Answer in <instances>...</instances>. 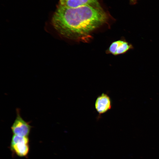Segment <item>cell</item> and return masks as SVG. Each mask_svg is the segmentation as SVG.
Here are the masks:
<instances>
[{"instance_id": "obj_1", "label": "cell", "mask_w": 159, "mask_h": 159, "mask_svg": "<svg viewBox=\"0 0 159 159\" xmlns=\"http://www.w3.org/2000/svg\"><path fill=\"white\" fill-rule=\"evenodd\" d=\"M101 7L86 5L70 8L59 4L52 19V25L61 36L74 40H84L108 20Z\"/></svg>"}, {"instance_id": "obj_2", "label": "cell", "mask_w": 159, "mask_h": 159, "mask_svg": "<svg viewBox=\"0 0 159 159\" xmlns=\"http://www.w3.org/2000/svg\"><path fill=\"white\" fill-rule=\"evenodd\" d=\"M16 116L11 127L13 135L21 136L28 137L32 127L29 122L24 120L21 116L20 110H16Z\"/></svg>"}, {"instance_id": "obj_3", "label": "cell", "mask_w": 159, "mask_h": 159, "mask_svg": "<svg viewBox=\"0 0 159 159\" xmlns=\"http://www.w3.org/2000/svg\"><path fill=\"white\" fill-rule=\"evenodd\" d=\"M134 49L132 45L125 39L113 42L109 48L110 53L115 55L123 54Z\"/></svg>"}, {"instance_id": "obj_4", "label": "cell", "mask_w": 159, "mask_h": 159, "mask_svg": "<svg viewBox=\"0 0 159 159\" xmlns=\"http://www.w3.org/2000/svg\"><path fill=\"white\" fill-rule=\"evenodd\" d=\"M111 107V99L107 94L103 93L97 97L95 103V107L99 114L105 113Z\"/></svg>"}, {"instance_id": "obj_5", "label": "cell", "mask_w": 159, "mask_h": 159, "mask_svg": "<svg viewBox=\"0 0 159 159\" xmlns=\"http://www.w3.org/2000/svg\"><path fill=\"white\" fill-rule=\"evenodd\" d=\"M59 4L70 8H76L86 5L100 7L97 0H67Z\"/></svg>"}, {"instance_id": "obj_6", "label": "cell", "mask_w": 159, "mask_h": 159, "mask_svg": "<svg viewBox=\"0 0 159 159\" xmlns=\"http://www.w3.org/2000/svg\"><path fill=\"white\" fill-rule=\"evenodd\" d=\"M10 147L12 151L19 157L26 156L29 152V143L23 142L18 143L11 145Z\"/></svg>"}, {"instance_id": "obj_7", "label": "cell", "mask_w": 159, "mask_h": 159, "mask_svg": "<svg viewBox=\"0 0 159 159\" xmlns=\"http://www.w3.org/2000/svg\"><path fill=\"white\" fill-rule=\"evenodd\" d=\"M20 142L29 143V139L28 137L13 135L11 138V145Z\"/></svg>"}, {"instance_id": "obj_8", "label": "cell", "mask_w": 159, "mask_h": 159, "mask_svg": "<svg viewBox=\"0 0 159 159\" xmlns=\"http://www.w3.org/2000/svg\"><path fill=\"white\" fill-rule=\"evenodd\" d=\"M136 0H130V1L132 3H135Z\"/></svg>"}, {"instance_id": "obj_9", "label": "cell", "mask_w": 159, "mask_h": 159, "mask_svg": "<svg viewBox=\"0 0 159 159\" xmlns=\"http://www.w3.org/2000/svg\"><path fill=\"white\" fill-rule=\"evenodd\" d=\"M67 0H60V3H62Z\"/></svg>"}]
</instances>
